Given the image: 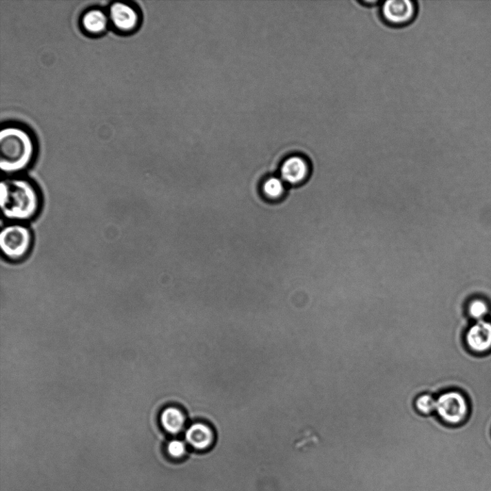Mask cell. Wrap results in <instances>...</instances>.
<instances>
[{"label":"cell","mask_w":491,"mask_h":491,"mask_svg":"<svg viewBox=\"0 0 491 491\" xmlns=\"http://www.w3.org/2000/svg\"><path fill=\"white\" fill-rule=\"evenodd\" d=\"M0 206L3 216L9 220H30L39 211L40 196L28 180L7 178L0 184Z\"/></svg>","instance_id":"obj_1"},{"label":"cell","mask_w":491,"mask_h":491,"mask_svg":"<svg viewBox=\"0 0 491 491\" xmlns=\"http://www.w3.org/2000/svg\"><path fill=\"white\" fill-rule=\"evenodd\" d=\"M1 158L0 168L7 174L20 172L26 169L34 157V146L24 130L9 127L1 131Z\"/></svg>","instance_id":"obj_2"},{"label":"cell","mask_w":491,"mask_h":491,"mask_svg":"<svg viewBox=\"0 0 491 491\" xmlns=\"http://www.w3.org/2000/svg\"><path fill=\"white\" fill-rule=\"evenodd\" d=\"M435 413L447 426L462 427L471 414V404L464 393L450 390L441 393L436 398Z\"/></svg>","instance_id":"obj_3"},{"label":"cell","mask_w":491,"mask_h":491,"mask_svg":"<svg viewBox=\"0 0 491 491\" xmlns=\"http://www.w3.org/2000/svg\"><path fill=\"white\" fill-rule=\"evenodd\" d=\"M32 244V233L24 225H7L0 233V248L3 255L11 261L25 259L31 250Z\"/></svg>","instance_id":"obj_4"},{"label":"cell","mask_w":491,"mask_h":491,"mask_svg":"<svg viewBox=\"0 0 491 491\" xmlns=\"http://www.w3.org/2000/svg\"><path fill=\"white\" fill-rule=\"evenodd\" d=\"M418 11V3L414 0H386L379 6L382 21L394 28L412 25L417 18Z\"/></svg>","instance_id":"obj_5"},{"label":"cell","mask_w":491,"mask_h":491,"mask_svg":"<svg viewBox=\"0 0 491 491\" xmlns=\"http://www.w3.org/2000/svg\"><path fill=\"white\" fill-rule=\"evenodd\" d=\"M464 342L468 351L477 355H485L491 352V320L472 322L467 328Z\"/></svg>","instance_id":"obj_6"},{"label":"cell","mask_w":491,"mask_h":491,"mask_svg":"<svg viewBox=\"0 0 491 491\" xmlns=\"http://www.w3.org/2000/svg\"><path fill=\"white\" fill-rule=\"evenodd\" d=\"M309 160L302 154H293L282 163L281 176L283 181L289 185H297L304 183L311 174Z\"/></svg>","instance_id":"obj_7"},{"label":"cell","mask_w":491,"mask_h":491,"mask_svg":"<svg viewBox=\"0 0 491 491\" xmlns=\"http://www.w3.org/2000/svg\"><path fill=\"white\" fill-rule=\"evenodd\" d=\"M110 17L114 26L127 31L134 29L138 24V15L129 6L121 3H114L110 8Z\"/></svg>","instance_id":"obj_8"},{"label":"cell","mask_w":491,"mask_h":491,"mask_svg":"<svg viewBox=\"0 0 491 491\" xmlns=\"http://www.w3.org/2000/svg\"><path fill=\"white\" fill-rule=\"evenodd\" d=\"M185 437L187 443L196 450H205L213 441V433L207 425L201 423L191 425Z\"/></svg>","instance_id":"obj_9"},{"label":"cell","mask_w":491,"mask_h":491,"mask_svg":"<svg viewBox=\"0 0 491 491\" xmlns=\"http://www.w3.org/2000/svg\"><path fill=\"white\" fill-rule=\"evenodd\" d=\"M160 421L163 428L171 434L181 432L185 426V417L179 409L170 407L162 412Z\"/></svg>","instance_id":"obj_10"},{"label":"cell","mask_w":491,"mask_h":491,"mask_svg":"<svg viewBox=\"0 0 491 491\" xmlns=\"http://www.w3.org/2000/svg\"><path fill=\"white\" fill-rule=\"evenodd\" d=\"M83 24L84 28L91 34H101L107 27V19L102 11L94 10L85 14Z\"/></svg>","instance_id":"obj_11"},{"label":"cell","mask_w":491,"mask_h":491,"mask_svg":"<svg viewBox=\"0 0 491 491\" xmlns=\"http://www.w3.org/2000/svg\"><path fill=\"white\" fill-rule=\"evenodd\" d=\"M490 313V307L489 304L483 300H474L471 301L468 305V315L474 322L488 319Z\"/></svg>","instance_id":"obj_12"},{"label":"cell","mask_w":491,"mask_h":491,"mask_svg":"<svg viewBox=\"0 0 491 491\" xmlns=\"http://www.w3.org/2000/svg\"><path fill=\"white\" fill-rule=\"evenodd\" d=\"M263 190L268 198L277 199L280 198L284 193V182L282 178L271 177L266 180L263 185Z\"/></svg>","instance_id":"obj_13"},{"label":"cell","mask_w":491,"mask_h":491,"mask_svg":"<svg viewBox=\"0 0 491 491\" xmlns=\"http://www.w3.org/2000/svg\"><path fill=\"white\" fill-rule=\"evenodd\" d=\"M415 406L420 415L428 416L435 412L436 399L430 395H421L416 399Z\"/></svg>","instance_id":"obj_14"},{"label":"cell","mask_w":491,"mask_h":491,"mask_svg":"<svg viewBox=\"0 0 491 491\" xmlns=\"http://www.w3.org/2000/svg\"><path fill=\"white\" fill-rule=\"evenodd\" d=\"M168 452L174 458L182 457L187 451L186 446L181 440L174 439L168 445Z\"/></svg>","instance_id":"obj_15"}]
</instances>
